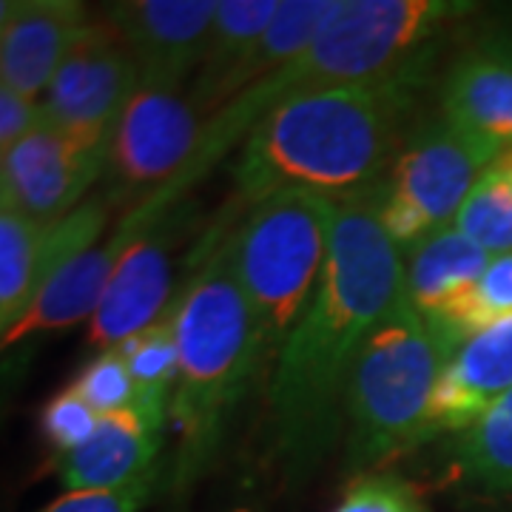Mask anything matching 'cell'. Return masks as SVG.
I'll return each mask as SVG.
<instances>
[{
	"mask_svg": "<svg viewBox=\"0 0 512 512\" xmlns=\"http://www.w3.org/2000/svg\"><path fill=\"white\" fill-rule=\"evenodd\" d=\"M376 188L339 202L322 279L268 382L274 450L288 478H308L345 441L353 367L404 293V254L379 220Z\"/></svg>",
	"mask_w": 512,
	"mask_h": 512,
	"instance_id": "6da1fadb",
	"label": "cell"
},
{
	"mask_svg": "<svg viewBox=\"0 0 512 512\" xmlns=\"http://www.w3.org/2000/svg\"><path fill=\"white\" fill-rule=\"evenodd\" d=\"M134 234L137 231L126 220H120V225L114 228L109 239L97 242L94 248L77 254L72 262H66L46 282V288L37 293V299L26 311V316L15 328L3 333V350H12L37 333L66 330L77 322H83V319H92L103 293L109 288L111 274L120 265Z\"/></svg>",
	"mask_w": 512,
	"mask_h": 512,
	"instance_id": "e0dca14e",
	"label": "cell"
},
{
	"mask_svg": "<svg viewBox=\"0 0 512 512\" xmlns=\"http://www.w3.org/2000/svg\"><path fill=\"white\" fill-rule=\"evenodd\" d=\"M177 311H180V293L174 296L171 308L146 330L131 336L120 345L126 359L128 373L134 379L137 402L146 410L165 413L171 407L177 370H180V342H177Z\"/></svg>",
	"mask_w": 512,
	"mask_h": 512,
	"instance_id": "7402d4cb",
	"label": "cell"
},
{
	"mask_svg": "<svg viewBox=\"0 0 512 512\" xmlns=\"http://www.w3.org/2000/svg\"><path fill=\"white\" fill-rule=\"evenodd\" d=\"M46 225L0 205V330H12L37 293V254Z\"/></svg>",
	"mask_w": 512,
	"mask_h": 512,
	"instance_id": "603a6c76",
	"label": "cell"
},
{
	"mask_svg": "<svg viewBox=\"0 0 512 512\" xmlns=\"http://www.w3.org/2000/svg\"><path fill=\"white\" fill-rule=\"evenodd\" d=\"M106 168V148L86 146L55 123H46L0 154V205L49 225L89 200Z\"/></svg>",
	"mask_w": 512,
	"mask_h": 512,
	"instance_id": "8fae6325",
	"label": "cell"
},
{
	"mask_svg": "<svg viewBox=\"0 0 512 512\" xmlns=\"http://www.w3.org/2000/svg\"><path fill=\"white\" fill-rule=\"evenodd\" d=\"M183 205V202H180ZM180 205L171 211H146L134 205L123 220L137 231L126 254L114 268L109 288L89 319V348L97 353L120 348L131 336L154 325L171 302L174 285V245L180 239L177 217Z\"/></svg>",
	"mask_w": 512,
	"mask_h": 512,
	"instance_id": "30bf717a",
	"label": "cell"
},
{
	"mask_svg": "<svg viewBox=\"0 0 512 512\" xmlns=\"http://www.w3.org/2000/svg\"><path fill=\"white\" fill-rule=\"evenodd\" d=\"M276 9L279 0H220L200 69L188 86V97L194 109L205 117V123L217 114L222 83L234 74L262 32L271 26Z\"/></svg>",
	"mask_w": 512,
	"mask_h": 512,
	"instance_id": "d6986e66",
	"label": "cell"
},
{
	"mask_svg": "<svg viewBox=\"0 0 512 512\" xmlns=\"http://www.w3.org/2000/svg\"><path fill=\"white\" fill-rule=\"evenodd\" d=\"M439 114L501 154L512 148V49L507 35L481 40L450 66Z\"/></svg>",
	"mask_w": 512,
	"mask_h": 512,
	"instance_id": "2e32d148",
	"label": "cell"
},
{
	"mask_svg": "<svg viewBox=\"0 0 512 512\" xmlns=\"http://www.w3.org/2000/svg\"><path fill=\"white\" fill-rule=\"evenodd\" d=\"M180 370L168 407L177 436L168 490L191 493L220 458L228 427L259 376H265L251 305L242 293L228 242L208 245L180 291Z\"/></svg>",
	"mask_w": 512,
	"mask_h": 512,
	"instance_id": "277c9868",
	"label": "cell"
},
{
	"mask_svg": "<svg viewBox=\"0 0 512 512\" xmlns=\"http://www.w3.org/2000/svg\"><path fill=\"white\" fill-rule=\"evenodd\" d=\"M456 228L487 254H512V148L498 154L478 177L458 211Z\"/></svg>",
	"mask_w": 512,
	"mask_h": 512,
	"instance_id": "cb8c5ba5",
	"label": "cell"
},
{
	"mask_svg": "<svg viewBox=\"0 0 512 512\" xmlns=\"http://www.w3.org/2000/svg\"><path fill=\"white\" fill-rule=\"evenodd\" d=\"M69 387L83 402L92 404L100 416L120 413V410H126L137 402L134 379L128 373L123 353L117 348L106 350V353H94L92 362L77 373V379Z\"/></svg>",
	"mask_w": 512,
	"mask_h": 512,
	"instance_id": "484cf974",
	"label": "cell"
},
{
	"mask_svg": "<svg viewBox=\"0 0 512 512\" xmlns=\"http://www.w3.org/2000/svg\"><path fill=\"white\" fill-rule=\"evenodd\" d=\"M447 464L461 487L473 493L512 495V390L447 447Z\"/></svg>",
	"mask_w": 512,
	"mask_h": 512,
	"instance_id": "ffe728a7",
	"label": "cell"
},
{
	"mask_svg": "<svg viewBox=\"0 0 512 512\" xmlns=\"http://www.w3.org/2000/svg\"><path fill=\"white\" fill-rule=\"evenodd\" d=\"M92 18L77 0L0 3V86L43 100Z\"/></svg>",
	"mask_w": 512,
	"mask_h": 512,
	"instance_id": "4fadbf2b",
	"label": "cell"
},
{
	"mask_svg": "<svg viewBox=\"0 0 512 512\" xmlns=\"http://www.w3.org/2000/svg\"><path fill=\"white\" fill-rule=\"evenodd\" d=\"M333 512H433L424 495L393 473H359Z\"/></svg>",
	"mask_w": 512,
	"mask_h": 512,
	"instance_id": "4316f807",
	"label": "cell"
},
{
	"mask_svg": "<svg viewBox=\"0 0 512 512\" xmlns=\"http://www.w3.org/2000/svg\"><path fill=\"white\" fill-rule=\"evenodd\" d=\"M168 416L131 404L103 416L83 447L57 456V478L66 490H117L160 473Z\"/></svg>",
	"mask_w": 512,
	"mask_h": 512,
	"instance_id": "9a60e30c",
	"label": "cell"
},
{
	"mask_svg": "<svg viewBox=\"0 0 512 512\" xmlns=\"http://www.w3.org/2000/svg\"><path fill=\"white\" fill-rule=\"evenodd\" d=\"M140 86V66L106 20H92L55 74L43 106L49 123L80 143L111 151L114 131Z\"/></svg>",
	"mask_w": 512,
	"mask_h": 512,
	"instance_id": "9c48e42d",
	"label": "cell"
},
{
	"mask_svg": "<svg viewBox=\"0 0 512 512\" xmlns=\"http://www.w3.org/2000/svg\"><path fill=\"white\" fill-rule=\"evenodd\" d=\"M220 0H120L103 20L123 37L143 80L183 86L200 69Z\"/></svg>",
	"mask_w": 512,
	"mask_h": 512,
	"instance_id": "7c38bea8",
	"label": "cell"
},
{
	"mask_svg": "<svg viewBox=\"0 0 512 512\" xmlns=\"http://www.w3.org/2000/svg\"><path fill=\"white\" fill-rule=\"evenodd\" d=\"M436 55L439 49L382 77L305 94L271 111L239 146L234 205L245 214L279 191L339 202L373 191L402 148Z\"/></svg>",
	"mask_w": 512,
	"mask_h": 512,
	"instance_id": "7a4b0ae2",
	"label": "cell"
},
{
	"mask_svg": "<svg viewBox=\"0 0 512 512\" xmlns=\"http://www.w3.org/2000/svg\"><path fill=\"white\" fill-rule=\"evenodd\" d=\"M49 123L43 100L0 86V154L32 137L37 128Z\"/></svg>",
	"mask_w": 512,
	"mask_h": 512,
	"instance_id": "f546056e",
	"label": "cell"
},
{
	"mask_svg": "<svg viewBox=\"0 0 512 512\" xmlns=\"http://www.w3.org/2000/svg\"><path fill=\"white\" fill-rule=\"evenodd\" d=\"M330 6H333V0H285V3H279L271 26L262 32L254 49L234 69V74L222 83L217 111L225 109L234 97L248 92L251 86L262 83L265 77H271L302 55L311 46L313 35L330 12Z\"/></svg>",
	"mask_w": 512,
	"mask_h": 512,
	"instance_id": "44dd1931",
	"label": "cell"
},
{
	"mask_svg": "<svg viewBox=\"0 0 512 512\" xmlns=\"http://www.w3.org/2000/svg\"><path fill=\"white\" fill-rule=\"evenodd\" d=\"M100 413L92 404L83 402L72 387H63L57 396L49 399V404L40 413V433L49 441V447L57 456H66L77 447H83L92 439L97 424H100Z\"/></svg>",
	"mask_w": 512,
	"mask_h": 512,
	"instance_id": "83f0119b",
	"label": "cell"
},
{
	"mask_svg": "<svg viewBox=\"0 0 512 512\" xmlns=\"http://www.w3.org/2000/svg\"><path fill=\"white\" fill-rule=\"evenodd\" d=\"M493 254L464 237L456 225L404 254V291L416 311L439 328L490 268Z\"/></svg>",
	"mask_w": 512,
	"mask_h": 512,
	"instance_id": "ac0fdd59",
	"label": "cell"
},
{
	"mask_svg": "<svg viewBox=\"0 0 512 512\" xmlns=\"http://www.w3.org/2000/svg\"><path fill=\"white\" fill-rule=\"evenodd\" d=\"M507 40H510V49H512V35H507Z\"/></svg>",
	"mask_w": 512,
	"mask_h": 512,
	"instance_id": "4dcf8cb0",
	"label": "cell"
},
{
	"mask_svg": "<svg viewBox=\"0 0 512 512\" xmlns=\"http://www.w3.org/2000/svg\"><path fill=\"white\" fill-rule=\"evenodd\" d=\"M160 473L117 490H66L37 512H140L157 493Z\"/></svg>",
	"mask_w": 512,
	"mask_h": 512,
	"instance_id": "f1b7e54d",
	"label": "cell"
},
{
	"mask_svg": "<svg viewBox=\"0 0 512 512\" xmlns=\"http://www.w3.org/2000/svg\"><path fill=\"white\" fill-rule=\"evenodd\" d=\"M476 6L464 0H333L311 46L279 72L220 109L183 171L148 200L171 208L234 146H242L268 114L296 97L390 74L413 57L439 49L441 35Z\"/></svg>",
	"mask_w": 512,
	"mask_h": 512,
	"instance_id": "3957f363",
	"label": "cell"
},
{
	"mask_svg": "<svg viewBox=\"0 0 512 512\" xmlns=\"http://www.w3.org/2000/svg\"><path fill=\"white\" fill-rule=\"evenodd\" d=\"M498 154L441 114L413 128L376 188L379 220L396 248L410 254L427 237L453 228L473 185Z\"/></svg>",
	"mask_w": 512,
	"mask_h": 512,
	"instance_id": "52a82bcc",
	"label": "cell"
},
{
	"mask_svg": "<svg viewBox=\"0 0 512 512\" xmlns=\"http://www.w3.org/2000/svg\"><path fill=\"white\" fill-rule=\"evenodd\" d=\"M339 200L313 191H279L256 202L225 234L231 265L251 305L265 376L311 305L336 231Z\"/></svg>",
	"mask_w": 512,
	"mask_h": 512,
	"instance_id": "5b68a950",
	"label": "cell"
},
{
	"mask_svg": "<svg viewBox=\"0 0 512 512\" xmlns=\"http://www.w3.org/2000/svg\"><path fill=\"white\" fill-rule=\"evenodd\" d=\"M205 134V117L194 109L183 86L143 80L114 131L106 168V197L111 205L140 202L168 185Z\"/></svg>",
	"mask_w": 512,
	"mask_h": 512,
	"instance_id": "ba28073f",
	"label": "cell"
},
{
	"mask_svg": "<svg viewBox=\"0 0 512 512\" xmlns=\"http://www.w3.org/2000/svg\"><path fill=\"white\" fill-rule=\"evenodd\" d=\"M512 390V313L470 336L441 373L419 444L458 436Z\"/></svg>",
	"mask_w": 512,
	"mask_h": 512,
	"instance_id": "5bb4252c",
	"label": "cell"
},
{
	"mask_svg": "<svg viewBox=\"0 0 512 512\" xmlns=\"http://www.w3.org/2000/svg\"><path fill=\"white\" fill-rule=\"evenodd\" d=\"M512 313V254L493 256L490 268L478 279L473 291L461 299L456 311L450 313L439 328H430L439 333L441 339L458 350L470 336H476L478 330L490 328L498 319Z\"/></svg>",
	"mask_w": 512,
	"mask_h": 512,
	"instance_id": "d4e9b609",
	"label": "cell"
},
{
	"mask_svg": "<svg viewBox=\"0 0 512 512\" xmlns=\"http://www.w3.org/2000/svg\"><path fill=\"white\" fill-rule=\"evenodd\" d=\"M456 350L427 325L407 291L367 336L345 393L348 467L370 473L416 447L444 367Z\"/></svg>",
	"mask_w": 512,
	"mask_h": 512,
	"instance_id": "8992f818",
	"label": "cell"
}]
</instances>
